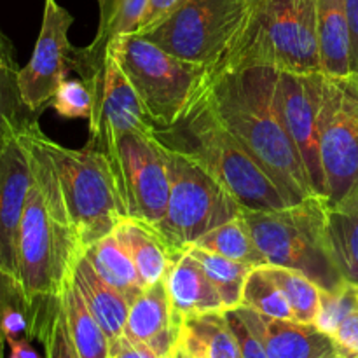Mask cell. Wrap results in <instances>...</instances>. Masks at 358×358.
<instances>
[{
	"instance_id": "cell-1",
	"label": "cell",
	"mask_w": 358,
	"mask_h": 358,
	"mask_svg": "<svg viewBox=\"0 0 358 358\" xmlns=\"http://www.w3.org/2000/svg\"><path fill=\"white\" fill-rule=\"evenodd\" d=\"M37 121L21 131L30 150L31 182L17 241V282L31 318V339L42 341L62 304L84 248L73 231Z\"/></svg>"
},
{
	"instance_id": "cell-2",
	"label": "cell",
	"mask_w": 358,
	"mask_h": 358,
	"mask_svg": "<svg viewBox=\"0 0 358 358\" xmlns=\"http://www.w3.org/2000/svg\"><path fill=\"white\" fill-rule=\"evenodd\" d=\"M278 70L234 66L206 77L205 94L217 117L236 136L292 203L315 194L276 98Z\"/></svg>"
},
{
	"instance_id": "cell-3",
	"label": "cell",
	"mask_w": 358,
	"mask_h": 358,
	"mask_svg": "<svg viewBox=\"0 0 358 358\" xmlns=\"http://www.w3.org/2000/svg\"><path fill=\"white\" fill-rule=\"evenodd\" d=\"M152 136L164 149L185 154L201 164L241 208L275 210L292 205L264 168L217 117L205 91L192 100L175 124L154 128Z\"/></svg>"
},
{
	"instance_id": "cell-4",
	"label": "cell",
	"mask_w": 358,
	"mask_h": 358,
	"mask_svg": "<svg viewBox=\"0 0 358 358\" xmlns=\"http://www.w3.org/2000/svg\"><path fill=\"white\" fill-rule=\"evenodd\" d=\"M240 215L268 264L301 271L322 290H338L348 283L329 236L327 198L310 196L275 210L241 208Z\"/></svg>"
},
{
	"instance_id": "cell-5",
	"label": "cell",
	"mask_w": 358,
	"mask_h": 358,
	"mask_svg": "<svg viewBox=\"0 0 358 358\" xmlns=\"http://www.w3.org/2000/svg\"><path fill=\"white\" fill-rule=\"evenodd\" d=\"M252 65L278 72H322L318 0H262L229 51L208 69V76Z\"/></svg>"
},
{
	"instance_id": "cell-6",
	"label": "cell",
	"mask_w": 358,
	"mask_h": 358,
	"mask_svg": "<svg viewBox=\"0 0 358 358\" xmlns=\"http://www.w3.org/2000/svg\"><path fill=\"white\" fill-rule=\"evenodd\" d=\"M38 140L51 159L70 222L86 252L94 241L114 233L126 217L110 163L90 140L83 149H69L42 129Z\"/></svg>"
},
{
	"instance_id": "cell-7",
	"label": "cell",
	"mask_w": 358,
	"mask_h": 358,
	"mask_svg": "<svg viewBox=\"0 0 358 358\" xmlns=\"http://www.w3.org/2000/svg\"><path fill=\"white\" fill-rule=\"evenodd\" d=\"M107 52L128 77L156 128L175 124L205 90L206 66L177 58L142 35H119L108 42Z\"/></svg>"
},
{
	"instance_id": "cell-8",
	"label": "cell",
	"mask_w": 358,
	"mask_h": 358,
	"mask_svg": "<svg viewBox=\"0 0 358 358\" xmlns=\"http://www.w3.org/2000/svg\"><path fill=\"white\" fill-rule=\"evenodd\" d=\"M164 156L170 171V199L163 220L154 227L175 262L208 231L240 215L241 206L194 159L170 149H164Z\"/></svg>"
},
{
	"instance_id": "cell-9",
	"label": "cell",
	"mask_w": 358,
	"mask_h": 358,
	"mask_svg": "<svg viewBox=\"0 0 358 358\" xmlns=\"http://www.w3.org/2000/svg\"><path fill=\"white\" fill-rule=\"evenodd\" d=\"M250 14L243 0H189L142 37L177 58L212 69L240 37Z\"/></svg>"
},
{
	"instance_id": "cell-10",
	"label": "cell",
	"mask_w": 358,
	"mask_h": 358,
	"mask_svg": "<svg viewBox=\"0 0 358 358\" xmlns=\"http://www.w3.org/2000/svg\"><path fill=\"white\" fill-rule=\"evenodd\" d=\"M96 147L110 163L126 217L159 224L170 199V171L161 143L152 135L131 131Z\"/></svg>"
},
{
	"instance_id": "cell-11",
	"label": "cell",
	"mask_w": 358,
	"mask_h": 358,
	"mask_svg": "<svg viewBox=\"0 0 358 358\" xmlns=\"http://www.w3.org/2000/svg\"><path fill=\"white\" fill-rule=\"evenodd\" d=\"M320 161L329 205L341 201L358 184V79L324 73L320 115Z\"/></svg>"
},
{
	"instance_id": "cell-12",
	"label": "cell",
	"mask_w": 358,
	"mask_h": 358,
	"mask_svg": "<svg viewBox=\"0 0 358 358\" xmlns=\"http://www.w3.org/2000/svg\"><path fill=\"white\" fill-rule=\"evenodd\" d=\"M73 17L56 0H45L41 31L31 58L17 73L21 98L34 114H41L55 98L70 72L79 73L80 48L69 41Z\"/></svg>"
},
{
	"instance_id": "cell-13",
	"label": "cell",
	"mask_w": 358,
	"mask_h": 358,
	"mask_svg": "<svg viewBox=\"0 0 358 358\" xmlns=\"http://www.w3.org/2000/svg\"><path fill=\"white\" fill-rule=\"evenodd\" d=\"M322 93H324V73L322 72H278L276 98H278L283 124L299 150L315 194L325 198V182L320 161V136H318Z\"/></svg>"
},
{
	"instance_id": "cell-14",
	"label": "cell",
	"mask_w": 358,
	"mask_h": 358,
	"mask_svg": "<svg viewBox=\"0 0 358 358\" xmlns=\"http://www.w3.org/2000/svg\"><path fill=\"white\" fill-rule=\"evenodd\" d=\"M30 150L21 131L0 147V268L17 280V241L30 192Z\"/></svg>"
},
{
	"instance_id": "cell-15",
	"label": "cell",
	"mask_w": 358,
	"mask_h": 358,
	"mask_svg": "<svg viewBox=\"0 0 358 358\" xmlns=\"http://www.w3.org/2000/svg\"><path fill=\"white\" fill-rule=\"evenodd\" d=\"M154 121L145 105L110 52L105 59L103 83L90 117V140L96 145L122 133L152 135Z\"/></svg>"
},
{
	"instance_id": "cell-16",
	"label": "cell",
	"mask_w": 358,
	"mask_h": 358,
	"mask_svg": "<svg viewBox=\"0 0 358 358\" xmlns=\"http://www.w3.org/2000/svg\"><path fill=\"white\" fill-rule=\"evenodd\" d=\"M261 338L269 358H343L334 339L315 324L282 320L250 308H234Z\"/></svg>"
},
{
	"instance_id": "cell-17",
	"label": "cell",
	"mask_w": 358,
	"mask_h": 358,
	"mask_svg": "<svg viewBox=\"0 0 358 358\" xmlns=\"http://www.w3.org/2000/svg\"><path fill=\"white\" fill-rule=\"evenodd\" d=\"M180 322L182 317L171 306L166 282L161 280L131 303L124 336L150 346L159 357L170 358L177 348Z\"/></svg>"
},
{
	"instance_id": "cell-18",
	"label": "cell",
	"mask_w": 358,
	"mask_h": 358,
	"mask_svg": "<svg viewBox=\"0 0 358 358\" xmlns=\"http://www.w3.org/2000/svg\"><path fill=\"white\" fill-rule=\"evenodd\" d=\"M164 282H166L171 306L180 317L226 311L222 299L206 276L205 269L187 252L171 264Z\"/></svg>"
},
{
	"instance_id": "cell-19",
	"label": "cell",
	"mask_w": 358,
	"mask_h": 358,
	"mask_svg": "<svg viewBox=\"0 0 358 358\" xmlns=\"http://www.w3.org/2000/svg\"><path fill=\"white\" fill-rule=\"evenodd\" d=\"M114 234L129 254L145 287L166 278L173 259L156 227L143 220L124 217Z\"/></svg>"
},
{
	"instance_id": "cell-20",
	"label": "cell",
	"mask_w": 358,
	"mask_h": 358,
	"mask_svg": "<svg viewBox=\"0 0 358 358\" xmlns=\"http://www.w3.org/2000/svg\"><path fill=\"white\" fill-rule=\"evenodd\" d=\"M177 346L189 358H240L226 311L182 317Z\"/></svg>"
},
{
	"instance_id": "cell-21",
	"label": "cell",
	"mask_w": 358,
	"mask_h": 358,
	"mask_svg": "<svg viewBox=\"0 0 358 358\" xmlns=\"http://www.w3.org/2000/svg\"><path fill=\"white\" fill-rule=\"evenodd\" d=\"M73 283L79 289L80 296L86 301L87 308L91 310L93 317L101 325L103 332L107 334L108 341L121 338L124 334L126 322H128L129 306L124 296L108 285L96 271L86 255L79 259L76 269H73Z\"/></svg>"
},
{
	"instance_id": "cell-22",
	"label": "cell",
	"mask_w": 358,
	"mask_h": 358,
	"mask_svg": "<svg viewBox=\"0 0 358 358\" xmlns=\"http://www.w3.org/2000/svg\"><path fill=\"white\" fill-rule=\"evenodd\" d=\"M318 44L322 73L353 76L345 0H318Z\"/></svg>"
},
{
	"instance_id": "cell-23",
	"label": "cell",
	"mask_w": 358,
	"mask_h": 358,
	"mask_svg": "<svg viewBox=\"0 0 358 358\" xmlns=\"http://www.w3.org/2000/svg\"><path fill=\"white\" fill-rule=\"evenodd\" d=\"M327 219L336 262L346 282L358 289V184L336 205L327 203Z\"/></svg>"
},
{
	"instance_id": "cell-24",
	"label": "cell",
	"mask_w": 358,
	"mask_h": 358,
	"mask_svg": "<svg viewBox=\"0 0 358 358\" xmlns=\"http://www.w3.org/2000/svg\"><path fill=\"white\" fill-rule=\"evenodd\" d=\"M84 255L94 268V271L108 285L121 292L129 304L147 289L145 283L140 278L138 271H136V266L133 264L131 257L124 250V247L119 243L114 233L107 234L105 238L90 245Z\"/></svg>"
},
{
	"instance_id": "cell-25",
	"label": "cell",
	"mask_w": 358,
	"mask_h": 358,
	"mask_svg": "<svg viewBox=\"0 0 358 358\" xmlns=\"http://www.w3.org/2000/svg\"><path fill=\"white\" fill-rule=\"evenodd\" d=\"M17 73L20 69L13 44L0 30V147L30 122L37 121V114L28 110L21 98Z\"/></svg>"
},
{
	"instance_id": "cell-26",
	"label": "cell",
	"mask_w": 358,
	"mask_h": 358,
	"mask_svg": "<svg viewBox=\"0 0 358 358\" xmlns=\"http://www.w3.org/2000/svg\"><path fill=\"white\" fill-rule=\"evenodd\" d=\"M62 308L79 358L110 357V341L87 308L86 301L73 283V278L63 292Z\"/></svg>"
},
{
	"instance_id": "cell-27",
	"label": "cell",
	"mask_w": 358,
	"mask_h": 358,
	"mask_svg": "<svg viewBox=\"0 0 358 358\" xmlns=\"http://www.w3.org/2000/svg\"><path fill=\"white\" fill-rule=\"evenodd\" d=\"M194 245L224 255L227 259H233L236 262H243L252 268H261V266L268 264L264 254L259 250L257 243L241 215L208 231Z\"/></svg>"
},
{
	"instance_id": "cell-28",
	"label": "cell",
	"mask_w": 358,
	"mask_h": 358,
	"mask_svg": "<svg viewBox=\"0 0 358 358\" xmlns=\"http://www.w3.org/2000/svg\"><path fill=\"white\" fill-rule=\"evenodd\" d=\"M187 254H191L196 261L205 269L206 276L213 283L215 290L219 292L226 310L240 308L243 303V289L248 275L254 268L243 262H236L233 259H227L215 252L205 250L201 247L187 248Z\"/></svg>"
},
{
	"instance_id": "cell-29",
	"label": "cell",
	"mask_w": 358,
	"mask_h": 358,
	"mask_svg": "<svg viewBox=\"0 0 358 358\" xmlns=\"http://www.w3.org/2000/svg\"><path fill=\"white\" fill-rule=\"evenodd\" d=\"M262 269L268 273L269 278L276 283V287L289 301L294 318L303 324H315L320 308V287L296 269L271 264H264Z\"/></svg>"
},
{
	"instance_id": "cell-30",
	"label": "cell",
	"mask_w": 358,
	"mask_h": 358,
	"mask_svg": "<svg viewBox=\"0 0 358 358\" xmlns=\"http://www.w3.org/2000/svg\"><path fill=\"white\" fill-rule=\"evenodd\" d=\"M241 306L250 308V310L266 315V317L296 320L289 301L285 299L282 290L276 287V283L269 278L268 273L262 269V266L254 268L248 275L247 282H245Z\"/></svg>"
},
{
	"instance_id": "cell-31",
	"label": "cell",
	"mask_w": 358,
	"mask_h": 358,
	"mask_svg": "<svg viewBox=\"0 0 358 358\" xmlns=\"http://www.w3.org/2000/svg\"><path fill=\"white\" fill-rule=\"evenodd\" d=\"M149 0H119L117 9H115L114 16L108 21L107 28L103 34L96 35L90 45L84 48L86 58L90 59L93 65H105L107 59V48L108 42L114 41L119 35L135 34L138 28L140 20H142L143 13L147 9Z\"/></svg>"
},
{
	"instance_id": "cell-32",
	"label": "cell",
	"mask_w": 358,
	"mask_h": 358,
	"mask_svg": "<svg viewBox=\"0 0 358 358\" xmlns=\"http://www.w3.org/2000/svg\"><path fill=\"white\" fill-rule=\"evenodd\" d=\"M357 308L358 289L352 283H346L345 287L338 290H322L320 308H318L315 325L332 338L339 324Z\"/></svg>"
},
{
	"instance_id": "cell-33",
	"label": "cell",
	"mask_w": 358,
	"mask_h": 358,
	"mask_svg": "<svg viewBox=\"0 0 358 358\" xmlns=\"http://www.w3.org/2000/svg\"><path fill=\"white\" fill-rule=\"evenodd\" d=\"M51 107L58 112L62 117L90 119L93 114V94L84 80L69 79L66 77L59 84L55 98L51 100Z\"/></svg>"
},
{
	"instance_id": "cell-34",
	"label": "cell",
	"mask_w": 358,
	"mask_h": 358,
	"mask_svg": "<svg viewBox=\"0 0 358 358\" xmlns=\"http://www.w3.org/2000/svg\"><path fill=\"white\" fill-rule=\"evenodd\" d=\"M42 343H44L45 348V358H79L72 338H70L62 304L52 317L51 324H49L48 331L42 338Z\"/></svg>"
},
{
	"instance_id": "cell-35",
	"label": "cell",
	"mask_w": 358,
	"mask_h": 358,
	"mask_svg": "<svg viewBox=\"0 0 358 358\" xmlns=\"http://www.w3.org/2000/svg\"><path fill=\"white\" fill-rule=\"evenodd\" d=\"M226 317L234 336H236L240 358H269L261 338L255 334L254 329L241 318V315L236 310H226Z\"/></svg>"
},
{
	"instance_id": "cell-36",
	"label": "cell",
	"mask_w": 358,
	"mask_h": 358,
	"mask_svg": "<svg viewBox=\"0 0 358 358\" xmlns=\"http://www.w3.org/2000/svg\"><path fill=\"white\" fill-rule=\"evenodd\" d=\"M185 2H189V0H149L145 13H143L142 20H140L138 28H136L135 34H149L150 30L159 27L163 21H166L171 14L177 13Z\"/></svg>"
},
{
	"instance_id": "cell-37",
	"label": "cell",
	"mask_w": 358,
	"mask_h": 358,
	"mask_svg": "<svg viewBox=\"0 0 358 358\" xmlns=\"http://www.w3.org/2000/svg\"><path fill=\"white\" fill-rule=\"evenodd\" d=\"M332 339L343 357H358V308L339 324Z\"/></svg>"
},
{
	"instance_id": "cell-38",
	"label": "cell",
	"mask_w": 358,
	"mask_h": 358,
	"mask_svg": "<svg viewBox=\"0 0 358 358\" xmlns=\"http://www.w3.org/2000/svg\"><path fill=\"white\" fill-rule=\"evenodd\" d=\"M108 358H163L157 355L150 346L143 343L131 341L124 334L110 341V357Z\"/></svg>"
},
{
	"instance_id": "cell-39",
	"label": "cell",
	"mask_w": 358,
	"mask_h": 358,
	"mask_svg": "<svg viewBox=\"0 0 358 358\" xmlns=\"http://www.w3.org/2000/svg\"><path fill=\"white\" fill-rule=\"evenodd\" d=\"M345 6L352 49V72L358 79V0H345Z\"/></svg>"
},
{
	"instance_id": "cell-40",
	"label": "cell",
	"mask_w": 358,
	"mask_h": 358,
	"mask_svg": "<svg viewBox=\"0 0 358 358\" xmlns=\"http://www.w3.org/2000/svg\"><path fill=\"white\" fill-rule=\"evenodd\" d=\"M17 282L14 276L7 275L2 268H0V358L3 355V345H6V338H3V332H2V311H3V304H6L7 296H9L10 289H13Z\"/></svg>"
},
{
	"instance_id": "cell-41",
	"label": "cell",
	"mask_w": 358,
	"mask_h": 358,
	"mask_svg": "<svg viewBox=\"0 0 358 358\" xmlns=\"http://www.w3.org/2000/svg\"><path fill=\"white\" fill-rule=\"evenodd\" d=\"M10 346L9 358H42L37 350L30 345V339H16V341L7 343Z\"/></svg>"
},
{
	"instance_id": "cell-42",
	"label": "cell",
	"mask_w": 358,
	"mask_h": 358,
	"mask_svg": "<svg viewBox=\"0 0 358 358\" xmlns=\"http://www.w3.org/2000/svg\"><path fill=\"white\" fill-rule=\"evenodd\" d=\"M119 0H98V7H100V23H98V31L96 35L103 34L105 28H107L108 21L114 16L115 9H117Z\"/></svg>"
},
{
	"instance_id": "cell-43",
	"label": "cell",
	"mask_w": 358,
	"mask_h": 358,
	"mask_svg": "<svg viewBox=\"0 0 358 358\" xmlns=\"http://www.w3.org/2000/svg\"><path fill=\"white\" fill-rule=\"evenodd\" d=\"M243 2L247 3V6L250 7L252 10H254V9H257L259 6H261V2H262V0H243Z\"/></svg>"
},
{
	"instance_id": "cell-44",
	"label": "cell",
	"mask_w": 358,
	"mask_h": 358,
	"mask_svg": "<svg viewBox=\"0 0 358 358\" xmlns=\"http://www.w3.org/2000/svg\"><path fill=\"white\" fill-rule=\"evenodd\" d=\"M170 358H189V357L185 355V353L182 352V350L178 348V346H177V348H175V352L171 353V357H170Z\"/></svg>"
},
{
	"instance_id": "cell-45",
	"label": "cell",
	"mask_w": 358,
	"mask_h": 358,
	"mask_svg": "<svg viewBox=\"0 0 358 358\" xmlns=\"http://www.w3.org/2000/svg\"><path fill=\"white\" fill-rule=\"evenodd\" d=\"M343 358H358V357H343Z\"/></svg>"
}]
</instances>
